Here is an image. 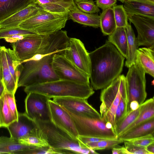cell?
Here are the masks:
<instances>
[{
    "instance_id": "681fc988",
    "label": "cell",
    "mask_w": 154,
    "mask_h": 154,
    "mask_svg": "<svg viewBox=\"0 0 154 154\" xmlns=\"http://www.w3.org/2000/svg\"><path fill=\"white\" fill-rule=\"evenodd\" d=\"M1 46L0 45V51ZM3 78L2 68L1 60L0 57V80H2Z\"/></svg>"
},
{
    "instance_id": "d6986e66",
    "label": "cell",
    "mask_w": 154,
    "mask_h": 154,
    "mask_svg": "<svg viewBox=\"0 0 154 154\" xmlns=\"http://www.w3.org/2000/svg\"><path fill=\"white\" fill-rule=\"evenodd\" d=\"M135 63L146 73L154 77V45L138 48L135 56Z\"/></svg>"
},
{
    "instance_id": "816d5d0a",
    "label": "cell",
    "mask_w": 154,
    "mask_h": 154,
    "mask_svg": "<svg viewBox=\"0 0 154 154\" xmlns=\"http://www.w3.org/2000/svg\"><path fill=\"white\" fill-rule=\"evenodd\" d=\"M75 3L78 2H81L83 1H91L93 0H73Z\"/></svg>"
},
{
    "instance_id": "1f68e13d",
    "label": "cell",
    "mask_w": 154,
    "mask_h": 154,
    "mask_svg": "<svg viewBox=\"0 0 154 154\" xmlns=\"http://www.w3.org/2000/svg\"><path fill=\"white\" fill-rule=\"evenodd\" d=\"M15 121L7 104L5 93L0 98V124L1 127L7 128Z\"/></svg>"
},
{
    "instance_id": "7bdbcfd3",
    "label": "cell",
    "mask_w": 154,
    "mask_h": 154,
    "mask_svg": "<svg viewBox=\"0 0 154 154\" xmlns=\"http://www.w3.org/2000/svg\"><path fill=\"white\" fill-rule=\"evenodd\" d=\"M117 146L114 147L112 149V154H130L129 152L127 150L125 147L121 146L117 147Z\"/></svg>"
},
{
    "instance_id": "f6af8a7d",
    "label": "cell",
    "mask_w": 154,
    "mask_h": 154,
    "mask_svg": "<svg viewBox=\"0 0 154 154\" xmlns=\"http://www.w3.org/2000/svg\"><path fill=\"white\" fill-rule=\"evenodd\" d=\"M123 118V116L120 107L118 105L116 109L115 117V126L116 124Z\"/></svg>"
},
{
    "instance_id": "9f6ffc18",
    "label": "cell",
    "mask_w": 154,
    "mask_h": 154,
    "mask_svg": "<svg viewBox=\"0 0 154 154\" xmlns=\"http://www.w3.org/2000/svg\"><path fill=\"white\" fill-rule=\"evenodd\" d=\"M0 128H1L0 124Z\"/></svg>"
},
{
    "instance_id": "5b68a950",
    "label": "cell",
    "mask_w": 154,
    "mask_h": 154,
    "mask_svg": "<svg viewBox=\"0 0 154 154\" xmlns=\"http://www.w3.org/2000/svg\"><path fill=\"white\" fill-rule=\"evenodd\" d=\"M68 13H56L42 11L20 24L18 27L36 34L47 35L61 30L69 19Z\"/></svg>"
},
{
    "instance_id": "d4e9b609",
    "label": "cell",
    "mask_w": 154,
    "mask_h": 154,
    "mask_svg": "<svg viewBox=\"0 0 154 154\" xmlns=\"http://www.w3.org/2000/svg\"><path fill=\"white\" fill-rule=\"evenodd\" d=\"M127 39L128 53L125 66L129 68L135 63V56L139 47L137 38L131 26L128 23L125 27Z\"/></svg>"
},
{
    "instance_id": "e575fe53",
    "label": "cell",
    "mask_w": 154,
    "mask_h": 154,
    "mask_svg": "<svg viewBox=\"0 0 154 154\" xmlns=\"http://www.w3.org/2000/svg\"><path fill=\"white\" fill-rule=\"evenodd\" d=\"M37 34L32 31L19 27L0 28V39L15 35Z\"/></svg>"
},
{
    "instance_id": "f35d334b",
    "label": "cell",
    "mask_w": 154,
    "mask_h": 154,
    "mask_svg": "<svg viewBox=\"0 0 154 154\" xmlns=\"http://www.w3.org/2000/svg\"><path fill=\"white\" fill-rule=\"evenodd\" d=\"M6 101L11 112L15 120H18V112L17 110L14 94L10 93L5 89L4 92Z\"/></svg>"
},
{
    "instance_id": "7dc6e473",
    "label": "cell",
    "mask_w": 154,
    "mask_h": 154,
    "mask_svg": "<svg viewBox=\"0 0 154 154\" xmlns=\"http://www.w3.org/2000/svg\"><path fill=\"white\" fill-rule=\"evenodd\" d=\"M145 149L150 154H154V143L148 145Z\"/></svg>"
},
{
    "instance_id": "f1b7e54d",
    "label": "cell",
    "mask_w": 154,
    "mask_h": 154,
    "mask_svg": "<svg viewBox=\"0 0 154 154\" xmlns=\"http://www.w3.org/2000/svg\"><path fill=\"white\" fill-rule=\"evenodd\" d=\"M100 16L101 31L104 35H109L117 27L112 8L103 10Z\"/></svg>"
},
{
    "instance_id": "f546056e",
    "label": "cell",
    "mask_w": 154,
    "mask_h": 154,
    "mask_svg": "<svg viewBox=\"0 0 154 154\" xmlns=\"http://www.w3.org/2000/svg\"><path fill=\"white\" fill-rule=\"evenodd\" d=\"M8 66L11 73L16 84L17 85L22 65L16 57L13 50L4 47Z\"/></svg>"
},
{
    "instance_id": "f907efd6",
    "label": "cell",
    "mask_w": 154,
    "mask_h": 154,
    "mask_svg": "<svg viewBox=\"0 0 154 154\" xmlns=\"http://www.w3.org/2000/svg\"><path fill=\"white\" fill-rule=\"evenodd\" d=\"M61 2H67L71 3H75L73 0H57Z\"/></svg>"
},
{
    "instance_id": "484cf974",
    "label": "cell",
    "mask_w": 154,
    "mask_h": 154,
    "mask_svg": "<svg viewBox=\"0 0 154 154\" xmlns=\"http://www.w3.org/2000/svg\"><path fill=\"white\" fill-rule=\"evenodd\" d=\"M35 147H36L21 143L11 137H0V154H15L16 152L20 150Z\"/></svg>"
},
{
    "instance_id": "11a10c76",
    "label": "cell",
    "mask_w": 154,
    "mask_h": 154,
    "mask_svg": "<svg viewBox=\"0 0 154 154\" xmlns=\"http://www.w3.org/2000/svg\"><path fill=\"white\" fill-rule=\"evenodd\" d=\"M129 0V1H131V0Z\"/></svg>"
},
{
    "instance_id": "d6a6232c",
    "label": "cell",
    "mask_w": 154,
    "mask_h": 154,
    "mask_svg": "<svg viewBox=\"0 0 154 154\" xmlns=\"http://www.w3.org/2000/svg\"><path fill=\"white\" fill-rule=\"evenodd\" d=\"M124 141L118 139H108L95 142L88 143L85 145L94 150H104L112 149Z\"/></svg>"
},
{
    "instance_id": "ac0fdd59",
    "label": "cell",
    "mask_w": 154,
    "mask_h": 154,
    "mask_svg": "<svg viewBox=\"0 0 154 154\" xmlns=\"http://www.w3.org/2000/svg\"><path fill=\"white\" fill-rule=\"evenodd\" d=\"M121 81L120 75L109 85L103 89L100 96L102 103L100 106V112L102 117H103L111 105L119 89Z\"/></svg>"
},
{
    "instance_id": "5bb4252c",
    "label": "cell",
    "mask_w": 154,
    "mask_h": 154,
    "mask_svg": "<svg viewBox=\"0 0 154 154\" xmlns=\"http://www.w3.org/2000/svg\"><path fill=\"white\" fill-rule=\"evenodd\" d=\"M128 19L135 27L138 33V46L154 45V19L140 16H128Z\"/></svg>"
},
{
    "instance_id": "8992f818",
    "label": "cell",
    "mask_w": 154,
    "mask_h": 154,
    "mask_svg": "<svg viewBox=\"0 0 154 154\" xmlns=\"http://www.w3.org/2000/svg\"><path fill=\"white\" fill-rule=\"evenodd\" d=\"M66 111L71 117L79 136L117 138L112 125L105 118L76 115Z\"/></svg>"
},
{
    "instance_id": "3957f363",
    "label": "cell",
    "mask_w": 154,
    "mask_h": 154,
    "mask_svg": "<svg viewBox=\"0 0 154 154\" xmlns=\"http://www.w3.org/2000/svg\"><path fill=\"white\" fill-rule=\"evenodd\" d=\"M24 91L27 94L37 93L50 98L75 97L87 99L94 93L90 84L61 79L25 87Z\"/></svg>"
},
{
    "instance_id": "ab89813d",
    "label": "cell",
    "mask_w": 154,
    "mask_h": 154,
    "mask_svg": "<svg viewBox=\"0 0 154 154\" xmlns=\"http://www.w3.org/2000/svg\"><path fill=\"white\" fill-rule=\"evenodd\" d=\"M127 141L133 144L145 148L149 144L154 143V137L153 135L149 134Z\"/></svg>"
},
{
    "instance_id": "e0dca14e",
    "label": "cell",
    "mask_w": 154,
    "mask_h": 154,
    "mask_svg": "<svg viewBox=\"0 0 154 154\" xmlns=\"http://www.w3.org/2000/svg\"><path fill=\"white\" fill-rule=\"evenodd\" d=\"M42 9L36 3L29 6L0 22V28L18 27L23 21L41 12Z\"/></svg>"
},
{
    "instance_id": "7402d4cb",
    "label": "cell",
    "mask_w": 154,
    "mask_h": 154,
    "mask_svg": "<svg viewBox=\"0 0 154 154\" xmlns=\"http://www.w3.org/2000/svg\"><path fill=\"white\" fill-rule=\"evenodd\" d=\"M69 19L85 26L94 28L100 26V16L98 14H88L84 12L75 6L68 13Z\"/></svg>"
},
{
    "instance_id": "4316f807",
    "label": "cell",
    "mask_w": 154,
    "mask_h": 154,
    "mask_svg": "<svg viewBox=\"0 0 154 154\" xmlns=\"http://www.w3.org/2000/svg\"><path fill=\"white\" fill-rule=\"evenodd\" d=\"M140 106L141 110L138 117L136 120L125 130L123 133L145 122L154 118V98L153 97L144 101Z\"/></svg>"
},
{
    "instance_id": "836d02e7",
    "label": "cell",
    "mask_w": 154,
    "mask_h": 154,
    "mask_svg": "<svg viewBox=\"0 0 154 154\" xmlns=\"http://www.w3.org/2000/svg\"><path fill=\"white\" fill-rule=\"evenodd\" d=\"M112 8L117 27L125 28L128 23V19L123 5H116Z\"/></svg>"
},
{
    "instance_id": "ba28073f",
    "label": "cell",
    "mask_w": 154,
    "mask_h": 154,
    "mask_svg": "<svg viewBox=\"0 0 154 154\" xmlns=\"http://www.w3.org/2000/svg\"><path fill=\"white\" fill-rule=\"evenodd\" d=\"M128 68L125 76L128 99L127 114L129 112V104L131 102L137 101L140 105L144 102L147 96L146 73L136 63Z\"/></svg>"
},
{
    "instance_id": "2e32d148",
    "label": "cell",
    "mask_w": 154,
    "mask_h": 154,
    "mask_svg": "<svg viewBox=\"0 0 154 154\" xmlns=\"http://www.w3.org/2000/svg\"><path fill=\"white\" fill-rule=\"evenodd\" d=\"M123 7L128 16H140L154 19V2L148 0H125Z\"/></svg>"
},
{
    "instance_id": "ffe728a7",
    "label": "cell",
    "mask_w": 154,
    "mask_h": 154,
    "mask_svg": "<svg viewBox=\"0 0 154 154\" xmlns=\"http://www.w3.org/2000/svg\"><path fill=\"white\" fill-rule=\"evenodd\" d=\"M36 2V0H0V22Z\"/></svg>"
},
{
    "instance_id": "74e56055",
    "label": "cell",
    "mask_w": 154,
    "mask_h": 154,
    "mask_svg": "<svg viewBox=\"0 0 154 154\" xmlns=\"http://www.w3.org/2000/svg\"><path fill=\"white\" fill-rule=\"evenodd\" d=\"M56 154L55 150L49 146L20 150L15 154Z\"/></svg>"
},
{
    "instance_id": "44dd1931",
    "label": "cell",
    "mask_w": 154,
    "mask_h": 154,
    "mask_svg": "<svg viewBox=\"0 0 154 154\" xmlns=\"http://www.w3.org/2000/svg\"><path fill=\"white\" fill-rule=\"evenodd\" d=\"M149 134L154 135V118L123 133L117 138L128 140Z\"/></svg>"
},
{
    "instance_id": "8d00e7d4",
    "label": "cell",
    "mask_w": 154,
    "mask_h": 154,
    "mask_svg": "<svg viewBox=\"0 0 154 154\" xmlns=\"http://www.w3.org/2000/svg\"><path fill=\"white\" fill-rule=\"evenodd\" d=\"M75 4L79 9L85 13L94 14L100 11L93 0L78 2Z\"/></svg>"
},
{
    "instance_id": "30bf717a",
    "label": "cell",
    "mask_w": 154,
    "mask_h": 154,
    "mask_svg": "<svg viewBox=\"0 0 154 154\" xmlns=\"http://www.w3.org/2000/svg\"><path fill=\"white\" fill-rule=\"evenodd\" d=\"M52 65L54 70L59 79L90 84L89 77L81 71L63 55L55 53L53 57Z\"/></svg>"
},
{
    "instance_id": "52a82bcc",
    "label": "cell",
    "mask_w": 154,
    "mask_h": 154,
    "mask_svg": "<svg viewBox=\"0 0 154 154\" xmlns=\"http://www.w3.org/2000/svg\"><path fill=\"white\" fill-rule=\"evenodd\" d=\"M51 38V34L47 35H25L23 38L11 43L13 50L22 63L47 50Z\"/></svg>"
},
{
    "instance_id": "d590c367",
    "label": "cell",
    "mask_w": 154,
    "mask_h": 154,
    "mask_svg": "<svg viewBox=\"0 0 154 154\" xmlns=\"http://www.w3.org/2000/svg\"><path fill=\"white\" fill-rule=\"evenodd\" d=\"M18 141L21 143L36 147H42L49 146L44 138L37 136H29L20 139Z\"/></svg>"
},
{
    "instance_id": "9a60e30c",
    "label": "cell",
    "mask_w": 154,
    "mask_h": 154,
    "mask_svg": "<svg viewBox=\"0 0 154 154\" xmlns=\"http://www.w3.org/2000/svg\"><path fill=\"white\" fill-rule=\"evenodd\" d=\"M51 121L56 125L78 138L79 134L72 119L69 114L53 100H49Z\"/></svg>"
},
{
    "instance_id": "603a6c76",
    "label": "cell",
    "mask_w": 154,
    "mask_h": 154,
    "mask_svg": "<svg viewBox=\"0 0 154 154\" xmlns=\"http://www.w3.org/2000/svg\"><path fill=\"white\" fill-rule=\"evenodd\" d=\"M36 4L45 11L54 13L69 12L74 8L75 3H71L57 0H36Z\"/></svg>"
},
{
    "instance_id": "4fadbf2b",
    "label": "cell",
    "mask_w": 154,
    "mask_h": 154,
    "mask_svg": "<svg viewBox=\"0 0 154 154\" xmlns=\"http://www.w3.org/2000/svg\"><path fill=\"white\" fill-rule=\"evenodd\" d=\"M53 100L66 111L82 116L102 118L99 112L88 102L86 99L75 97H54Z\"/></svg>"
},
{
    "instance_id": "cb8c5ba5",
    "label": "cell",
    "mask_w": 154,
    "mask_h": 154,
    "mask_svg": "<svg viewBox=\"0 0 154 154\" xmlns=\"http://www.w3.org/2000/svg\"><path fill=\"white\" fill-rule=\"evenodd\" d=\"M108 41L115 46L125 58H126L128 45L125 28L117 27L114 32L109 35Z\"/></svg>"
},
{
    "instance_id": "f5cc1de1",
    "label": "cell",
    "mask_w": 154,
    "mask_h": 154,
    "mask_svg": "<svg viewBox=\"0 0 154 154\" xmlns=\"http://www.w3.org/2000/svg\"><path fill=\"white\" fill-rule=\"evenodd\" d=\"M118 0V1L121 2L122 3H123L124 1H125V0Z\"/></svg>"
},
{
    "instance_id": "277c9868",
    "label": "cell",
    "mask_w": 154,
    "mask_h": 154,
    "mask_svg": "<svg viewBox=\"0 0 154 154\" xmlns=\"http://www.w3.org/2000/svg\"><path fill=\"white\" fill-rule=\"evenodd\" d=\"M55 53L47 55L39 60H30L22 62V69L18 81V88L25 87L59 80L52 65Z\"/></svg>"
},
{
    "instance_id": "6da1fadb",
    "label": "cell",
    "mask_w": 154,
    "mask_h": 154,
    "mask_svg": "<svg viewBox=\"0 0 154 154\" xmlns=\"http://www.w3.org/2000/svg\"><path fill=\"white\" fill-rule=\"evenodd\" d=\"M89 79L93 89L104 88L121 73L125 58L108 40L102 46L89 53Z\"/></svg>"
},
{
    "instance_id": "7a4b0ae2",
    "label": "cell",
    "mask_w": 154,
    "mask_h": 154,
    "mask_svg": "<svg viewBox=\"0 0 154 154\" xmlns=\"http://www.w3.org/2000/svg\"><path fill=\"white\" fill-rule=\"evenodd\" d=\"M44 139L56 154H98L51 121L37 122Z\"/></svg>"
},
{
    "instance_id": "bcb514c9",
    "label": "cell",
    "mask_w": 154,
    "mask_h": 154,
    "mask_svg": "<svg viewBox=\"0 0 154 154\" xmlns=\"http://www.w3.org/2000/svg\"><path fill=\"white\" fill-rule=\"evenodd\" d=\"M140 106V105L137 101H133L131 102L129 104L128 112L137 109Z\"/></svg>"
},
{
    "instance_id": "b9f144b4",
    "label": "cell",
    "mask_w": 154,
    "mask_h": 154,
    "mask_svg": "<svg viewBox=\"0 0 154 154\" xmlns=\"http://www.w3.org/2000/svg\"><path fill=\"white\" fill-rule=\"evenodd\" d=\"M96 4L103 10L116 5L117 0H95Z\"/></svg>"
},
{
    "instance_id": "7c38bea8",
    "label": "cell",
    "mask_w": 154,
    "mask_h": 154,
    "mask_svg": "<svg viewBox=\"0 0 154 154\" xmlns=\"http://www.w3.org/2000/svg\"><path fill=\"white\" fill-rule=\"evenodd\" d=\"M7 128L10 137L17 140L31 136L44 138L37 123L29 118L25 113L18 112V120L12 122Z\"/></svg>"
},
{
    "instance_id": "60d3db41",
    "label": "cell",
    "mask_w": 154,
    "mask_h": 154,
    "mask_svg": "<svg viewBox=\"0 0 154 154\" xmlns=\"http://www.w3.org/2000/svg\"><path fill=\"white\" fill-rule=\"evenodd\" d=\"M125 147L130 154H150L145 148L133 144L127 140H124Z\"/></svg>"
},
{
    "instance_id": "9c48e42d",
    "label": "cell",
    "mask_w": 154,
    "mask_h": 154,
    "mask_svg": "<svg viewBox=\"0 0 154 154\" xmlns=\"http://www.w3.org/2000/svg\"><path fill=\"white\" fill-rule=\"evenodd\" d=\"M25 100V113L36 122L51 121L49 100L51 98L42 94L29 92Z\"/></svg>"
},
{
    "instance_id": "4dcf8cb0",
    "label": "cell",
    "mask_w": 154,
    "mask_h": 154,
    "mask_svg": "<svg viewBox=\"0 0 154 154\" xmlns=\"http://www.w3.org/2000/svg\"><path fill=\"white\" fill-rule=\"evenodd\" d=\"M141 110V106L137 109L131 111L115 126V131L117 137L122 134L125 130L138 117Z\"/></svg>"
},
{
    "instance_id": "ee69618b",
    "label": "cell",
    "mask_w": 154,
    "mask_h": 154,
    "mask_svg": "<svg viewBox=\"0 0 154 154\" xmlns=\"http://www.w3.org/2000/svg\"><path fill=\"white\" fill-rule=\"evenodd\" d=\"M24 35H13L6 37L5 39L6 42L12 43L23 38Z\"/></svg>"
},
{
    "instance_id": "c3c4849f",
    "label": "cell",
    "mask_w": 154,
    "mask_h": 154,
    "mask_svg": "<svg viewBox=\"0 0 154 154\" xmlns=\"http://www.w3.org/2000/svg\"><path fill=\"white\" fill-rule=\"evenodd\" d=\"M5 89V87L3 79L0 80V98L4 94Z\"/></svg>"
},
{
    "instance_id": "83f0119b",
    "label": "cell",
    "mask_w": 154,
    "mask_h": 154,
    "mask_svg": "<svg viewBox=\"0 0 154 154\" xmlns=\"http://www.w3.org/2000/svg\"><path fill=\"white\" fill-rule=\"evenodd\" d=\"M4 46H1L0 57L2 68L3 81L5 89L8 92L15 94L18 88L9 69Z\"/></svg>"
},
{
    "instance_id": "8fae6325",
    "label": "cell",
    "mask_w": 154,
    "mask_h": 154,
    "mask_svg": "<svg viewBox=\"0 0 154 154\" xmlns=\"http://www.w3.org/2000/svg\"><path fill=\"white\" fill-rule=\"evenodd\" d=\"M63 55L81 71L90 77V64L89 53L80 39L69 38L67 47Z\"/></svg>"
},
{
    "instance_id": "db71d44e",
    "label": "cell",
    "mask_w": 154,
    "mask_h": 154,
    "mask_svg": "<svg viewBox=\"0 0 154 154\" xmlns=\"http://www.w3.org/2000/svg\"><path fill=\"white\" fill-rule=\"evenodd\" d=\"M151 2H154V0H148Z\"/></svg>"
}]
</instances>
